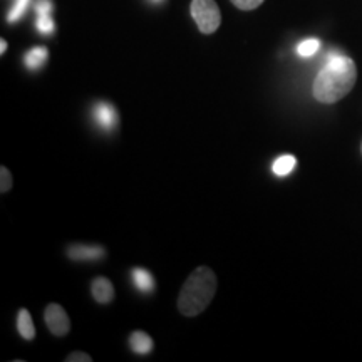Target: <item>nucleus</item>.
Wrapping results in <instances>:
<instances>
[{
  "label": "nucleus",
  "mask_w": 362,
  "mask_h": 362,
  "mask_svg": "<svg viewBox=\"0 0 362 362\" xmlns=\"http://www.w3.org/2000/svg\"><path fill=\"white\" fill-rule=\"evenodd\" d=\"M47 57H49L47 49L40 47V45H39V47L30 49V51L25 54L24 62H25V66L29 67V69L37 71V69H40V67H42V66L45 64V61H47Z\"/></svg>",
  "instance_id": "obj_11"
},
{
  "label": "nucleus",
  "mask_w": 362,
  "mask_h": 362,
  "mask_svg": "<svg viewBox=\"0 0 362 362\" xmlns=\"http://www.w3.org/2000/svg\"><path fill=\"white\" fill-rule=\"evenodd\" d=\"M35 12H37V16H51L52 12L51 0H37V4H35Z\"/></svg>",
  "instance_id": "obj_18"
},
{
  "label": "nucleus",
  "mask_w": 362,
  "mask_h": 362,
  "mask_svg": "<svg viewBox=\"0 0 362 362\" xmlns=\"http://www.w3.org/2000/svg\"><path fill=\"white\" fill-rule=\"evenodd\" d=\"M296 165H297L296 158L292 155H284L274 161L272 170H274V173L277 176H287L292 173L293 168H296Z\"/></svg>",
  "instance_id": "obj_12"
},
{
  "label": "nucleus",
  "mask_w": 362,
  "mask_h": 362,
  "mask_svg": "<svg viewBox=\"0 0 362 362\" xmlns=\"http://www.w3.org/2000/svg\"><path fill=\"white\" fill-rule=\"evenodd\" d=\"M230 2L237 8H240V11H255L265 0H230Z\"/></svg>",
  "instance_id": "obj_16"
},
{
  "label": "nucleus",
  "mask_w": 362,
  "mask_h": 362,
  "mask_svg": "<svg viewBox=\"0 0 362 362\" xmlns=\"http://www.w3.org/2000/svg\"><path fill=\"white\" fill-rule=\"evenodd\" d=\"M155 2H163V0H155Z\"/></svg>",
  "instance_id": "obj_21"
},
{
  "label": "nucleus",
  "mask_w": 362,
  "mask_h": 362,
  "mask_svg": "<svg viewBox=\"0 0 362 362\" xmlns=\"http://www.w3.org/2000/svg\"><path fill=\"white\" fill-rule=\"evenodd\" d=\"M67 362H90L93 361V357L89 354H86V352H72L66 357Z\"/></svg>",
  "instance_id": "obj_19"
},
{
  "label": "nucleus",
  "mask_w": 362,
  "mask_h": 362,
  "mask_svg": "<svg viewBox=\"0 0 362 362\" xmlns=\"http://www.w3.org/2000/svg\"><path fill=\"white\" fill-rule=\"evenodd\" d=\"M67 253L72 260L96 262L104 257V248L96 245H72Z\"/></svg>",
  "instance_id": "obj_6"
},
{
  "label": "nucleus",
  "mask_w": 362,
  "mask_h": 362,
  "mask_svg": "<svg viewBox=\"0 0 362 362\" xmlns=\"http://www.w3.org/2000/svg\"><path fill=\"white\" fill-rule=\"evenodd\" d=\"M30 2H33V0H16V4H13V7L11 8V12H8L7 21L11 22V24H13V22H17V21H21V17L24 16L27 7L30 6Z\"/></svg>",
  "instance_id": "obj_13"
},
{
  "label": "nucleus",
  "mask_w": 362,
  "mask_h": 362,
  "mask_svg": "<svg viewBox=\"0 0 362 362\" xmlns=\"http://www.w3.org/2000/svg\"><path fill=\"white\" fill-rule=\"evenodd\" d=\"M6 51H7V42H6V40L2 39V40H0V52L4 54Z\"/></svg>",
  "instance_id": "obj_20"
},
{
  "label": "nucleus",
  "mask_w": 362,
  "mask_h": 362,
  "mask_svg": "<svg viewBox=\"0 0 362 362\" xmlns=\"http://www.w3.org/2000/svg\"><path fill=\"white\" fill-rule=\"evenodd\" d=\"M35 27L40 34H52L54 33V21L51 16H37V22H35Z\"/></svg>",
  "instance_id": "obj_15"
},
{
  "label": "nucleus",
  "mask_w": 362,
  "mask_h": 362,
  "mask_svg": "<svg viewBox=\"0 0 362 362\" xmlns=\"http://www.w3.org/2000/svg\"><path fill=\"white\" fill-rule=\"evenodd\" d=\"M189 11L202 34H214L221 24V13L215 0H192Z\"/></svg>",
  "instance_id": "obj_3"
},
{
  "label": "nucleus",
  "mask_w": 362,
  "mask_h": 362,
  "mask_svg": "<svg viewBox=\"0 0 362 362\" xmlns=\"http://www.w3.org/2000/svg\"><path fill=\"white\" fill-rule=\"evenodd\" d=\"M93 116H94V119H96V123L101 126L103 129L111 131L116 128L117 112L110 103H104V101L98 103L96 106L93 107Z\"/></svg>",
  "instance_id": "obj_5"
},
{
  "label": "nucleus",
  "mask_w": 362,
  "mask_h": 362,
  "mask_svg": "<svg viewBox=\"0 0 362 362\" xmlns=\"http://www.w3.org/2000/svg\"><path fill=\"white\" fill-rule=\"evenodd\" d=\"M0 176H2V187H0V192L7 193L8 189L12 188V175H11V171H8L6 166H2V170H0Z\"/></svg>",
  "instance_id": "obj_17"
},
{
  "label": "nucleus",
  "mask_w": 362,
  "mask_h": 362,
  "mask_svg": "<svg viewBox=\"0 0 362 362\" xmlns=\"http://www.w3.org/2000/svg\"><path fill=\"white\" fill-rule=\"evenodd\" d=\"M129 346L136 354H149L153 351V341L148 334L141 332V330H136V332L131 334L129 337Z\"/></svg>",
  "instance_id": "obj_8"
},
{
  "label": "nucleus",
  "mask_w": 362,
  "mask_h": 362,
  "mask_svg": "<svg viewBox=\"0 0 362 362\" xmlns=\"http://www.w3.org/2000/svg\"><path fill=\"white\" fill-rule=\"evenodd\" d=\"M90 292H93V297L96 298L99 304H110L115 298V288H112L110 279L106 277L94 279L93 284H90Z\"/></svg>",
  "instance_id": "obj_7"
},
{
  "label": "nucleus",
  "mask_w": 362,
  "mask_h": 362,
  "mask_svg": "<svg viewBox=\"0 0 362 362\" xmlns=\"http://www.w3.org/2000/svg\"><path fill=\"white\" fill-rule=\"evenodd\" d=\"M357 81V67L351 57L332 52L314 81V98L319 103L334 104L351 93Z\"/></svg>",
  "instance_id": "obj_1"
},
{
  "label": "nucleus",
  "mask_w": 362,
  "mask_h": 362,
  "mask_svg": "<svg viewBox=\"0 0 362 362\" xmlns=\"http://www.w3.org/2000/svg\"><path fill=\"white\" fill-rule=\"evenodd\" d=\"M216 293V275L210 267L194 269L181 287L178 309L183 315H200L210 305Z\"/></svg>",
  "instance_id": "obj_2"
},
{
  "label": "nucleus",
  "mask_w": 362,
  "mask_h": 362,
  "mask_svg": "<svg viewBox=\"0 0 362 362\" xmlns=\"http://www.w3.org/2000/svg\"><path fill=\"white\" fill-rule=\"evenodd\" d=\"M17 330H19V334L25 339V341H33L35 337L33 317H30L27 309H21L19 314H17Z\"/></svg>",
  "instance_id": "obj_10"
},
{
  "label": "nucleus",
  "mask_w": 362,
  "mask_h": 362,
  "mask_svg": "<svg viewBox=\"0 0 362 362\" xmlns=\"http://www.w3.org/2000/svg\"><path fill=\"white\" fill-rule=\"evenodd\" d=\"M319 47H320L319 39H307V40H304V42L298 44L297 52H298V56H302V57H312L317 51H319Z\"/></svg>",
  "instance_id": "obj_14"
},
{
  "label": "nucleus",
  "mask_w": 362,
  "mask_h": 362,
  "mask_svg": "<svg viewBox=\"0 0 362 362\" xmlns=\"http://www.w3.org/2000/svg\"><path fill=\"white\" fill-rule=\"evenodd\" d=\"M131 279H133V284L139 292L149 293L155 291V279H153V275L148 270L134 269L131 272Z\"/></svg>",
  "instance_id": "obj_9"
},
{
  "label": "nucleus",
  "mask_w": 362,
  "mask_h": 362,
  "mask_svg": "<svg viewBox=\"0 0 362 362\" xmlns=\"http://www.w3.org/2000/svg\"><path fill=\"white\" fill-rule=\"evenodd\" d=\"M44 320L47 329L56 337H64L71 330V320L67 312L59 304H49L44 312Z\"/></svg>",
  "instance_id": "obj_4"
}]
</instances>
